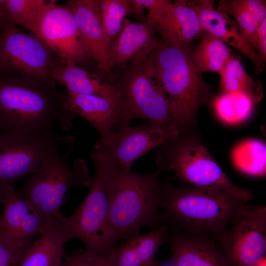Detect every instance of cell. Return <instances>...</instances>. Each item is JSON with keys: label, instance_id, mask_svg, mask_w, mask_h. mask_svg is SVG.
<instances>
[{"label": "cell", "instance_id": "6da1fadb", "mask_svg": "<svg viewBox=\"0 0 266 266\" xmlns=\"http://www.w3.org/2000/svg\"><path fill=\"white\" fill-rule=\"evenodd\" d=\"M51 81L0 72V133L11 131L56 135L54 126H73L75 114L66 106L68 93Z\"/></svg>", "mask_w": 266, "mask_h": 266}, {"label": "cell", "instance_id": "7a4b0ae2", "mask_svg": "<svg viewBox=\"0 0 266 266\" xmlns=\"http://www.w3.org/2000/svg\"><path fill=\"white\" fill-rule=\"evenodd\" d=\"M107 162V230L110 240L116 247L120 240L139 234L143 227L154 229L165 225L160 212L163 170L158 167L152 173H138Z\"/></svg>", "mask_w": 266, "mask_h": 266}, {"label": "cell", "instance_id": "3957f363", "mask_svg": "<svg viewBox=\"0 0 266 266\" xmlns=\"http://www.w3.org/2000/svg\"><path fill=\"white\" fill-rule=\"evenodd\" d=\"M190 43L172 44L160 38L153 49L155 78L180 133L192 126L210 97V86L199 71Z\"/></svg>", "mask_w": 266, "mask_h": 266}, {"label": "cell", "instance_id": "277c9868", "mask_svg": "<svg viewBox=\"0 0 266 266\" xmlns=\"http://www.w3.org/2000/svg\"><path fill=\"white\" fill-rule=\"evenodd\" d=\"M250 201L225 191L166 183L163 184L161 209L169 228L218 239L237 209Z\"/></svg>", "mask_w": 266, "mask_h": 266}, {"label": "cell", "instance_id": "5b68a950", "mask_svg": "<svg viewBox=\"0 0 266 266\" xmlns=\"http://www.w3.org/2000/svg\"><path fill=\"white\" fill-rule=\"evenodd\" d=\"M74 148L72 145L64 156L59 154L49 158L26 179L18 191L41 218L45 228L64 219L61 208L70 189L88 187L92 182L85 161L77 159L71 166L68 165Z\"/></svg>", "mask_w": 266, "mask_h": 266}, {"label": "cell", "instance_id": "8992f818", "mask_svg": "<svg viewBox=\"0 0 266 266\" xmlns=\"http://www.w3.org/2000/svg\"><path fill=\"white\" fill-rule=\"evenodd\" d=\"M155 45L134 56L121 77L114 83L119 87L128 125L136 118L145 119L179 136L180 130L155 80L153 57Z\"/></svg>", "mask_w": 266, "mask_h": 266}, {"label": "cell", "instance_id": "52a82bcc", "mask_svg": "<svg viewBox=\"0 0 266 266\" xmlns=\"http://www.w3.org/2000/svg\"><path fill=\"white\" fill-rule=\"evenodd\" d=\"M158 147V167L173 170L177 178L191 187L220 190L252 200L251 192L233 183L199 139L180 135Z\"/></svg>", "mask_w": 266, "mask_h": 266}, {"label": "cell", "instance_id": "ba28073f", "mask_svg": "<svg viewBox=\"0 0 266 266\" xmlns=\"http://www.w3.org/2000/svg\"><path fill=\"white\" fill-rule=\"evenodd\" d=\"M90 155L95 166L91 187L80 205L70 216L65 217L63 224L71 239H79L87 252L104 256L114 248L107 230L109 204L106 181L109 165L96 153L92 151Z\"/></svg>", "mask_w": 266, "mask_h": 266}, {"label": "cell", "instance_id": "9c48e42d", "mask_svg": "<svg viewBox=\"0 0 266 266\" xmlns=\"http://www.w3.org/2000/svg\"><path fill=\"white\" fill-rule=\"evenodd\" d=\"M69 137L11 131L0 133V189L14 186L18 179L35 173L59 153L58 147Z\"/></svg>", "mask_w": 266, "mask_h": 266}, {"label": "cell", "instance_id": "30bf717a", "mask_svg": "<svg viewBox=\"0 0 266 266\" xmlns=\"http://www.w3.org/2000/svg\"><path fill=\"white\" fill-rule=\"evenodd\" d=\"M65 63L32 33L15 26L0 33V72L51 81L53 71Z\"/></svg>", "mask_w": 266, "mask_h": 266}, {"label": "cell", "instance_id": "8fae6325", "mask_svg": "<svg viewBox=\"0 0 266 266\" xmlns=\"http://www.w3.org/2000/svg\"><path fill=\"white\" fill-rule=\"evenodd\" d=\"M218 241L233 266H253L266 257V206L241 205Z\"/></svg>", "mask_w": 266, "mask_h": 266}, {"label": "cell", "instance_id": "7c38bea8", "mask_svg": "<svg viewBox=\"0 0 266 266\" xmlns=\"http://www.w3.org/2000/svg\"><path fill=\"white\" fill-rule=\"evenodd\" d=\"M33 33L65 62L85 64L91 58L74 15L66 5L48 1Z\"/></svg>", "mask_w": 266, "mask_h": 266}, {"label": "cell", "instance_id": "4fadbf2b", "mask_svg": "<svg viewBox=\"0 0 266 266\" xmlns=\"http://www.w3.org/2000/svg\"><path fill=\"white\" fill-rule=\"evenodd\" d=\"M178 137L150 123L135 127L127 125L100 137L93 151L104 157L111 165L131 170L134 162L151 149Z\"/></svg>", "mask_w": 266, "mask_h": 266}, {"label": "cell", "instance_id": "5bb4252c", "mask_svg": "<svg viewBox=\"0 0 266 266\" xmlns=\"http://www.w3.org/2000/svg\"><path fill=\"white\" fill-rule=\"evenodd\" d=\"M0 219V239L16 248L27 250L33 237L43 230L39 216L14 186L3 191Z\"/></svg>", "mask_w": 266, "mask_h": 266}, {"label": "cell", "instance_id": "9a60e30c", "mask_svg": "<svg viewBox=\"0 0 266 266\" xmlns=\"http://www.w3.org/2000/svg\"><path fill=\"white\" fill-rule=\"evenodd\" d=\"M171 229L166 242L176 266H233L216 238Z\"/></svg>", "mask_w": 266, "mask_h": 266}, {"label": "cell", "instance_id": "2e32d148", "mask_svg": "<svg viewBox=\"0 0 266 266\" xmlns=\"http://www.w3.org/2000/svg\"><path fill=\"white\" fill-rule=\"evenodd\" d=\"M66 105L70 111L80 115L93 126L100 137L129 125L125 119L121 96L106 97L68 93Z\"/></svg>", "mask_w": 266, "mask_h": 266}, {"label": "cell", "instance_id": "e0dca14e", "mask_svg": "<svg viewBox=\"0 0 266 266\" xmlns=\"http://www.w3.org/2000/svg\"><path fill=\"white\" fill-rule=\"evenodd\" d=\"M214 3L212 0L189 1L190 5L198 15L201 31L236 48L251 60L257 71H263L265 63L252 50L241 29L228 15L216 9Z\"/></svg>", "mask_w": 266, "mask_h": 266}, {"label": "cell", "instance_id": "ac0fdd59", "mask_svg": "<svg viewBox=\"0 0 266 266\" xmlns=\"http://www.w3.org/2000/svg\"><path fill=\"white\" fill-rule=\"evenodd\" d=\"M158 32V24L150 18L136 22L125 18L121 31L109 47L105 73L109 74L113 68L128 63L142 50L155 45Z\"/></svg>", "mask_w": 266, "mask_h": 266}, {"label": "cell", "instance_id": "d6986e66", "mask_svg": "<svg viewBox=\"0 0 266 266\" xmlns=\"http://www.w3.org/2000/svg\"><path fill=\"white\" fill-rule=\"evenodd\" d=\"M66 5L74 15L91 58L105 73L109 46L101 22L98 0H69Z\"/></svg>", "mask_w": 266, "mask_h": 266}, {"label": "cell", "instance_id": "ffe728a7", "mask_svg": "<svg viewBox=\"0 0 266 266\" xmlns=\"http://www.w3.org/2000/svg\"><path fill=\"white\" fill-rule=\"evenodd\" d=\"M169 228L163 225L148 233L125 240L104 256L107 266H149L166 242Z\"/></svg>", "mask_w": 266, "mask_h": 266}, {"label": "cell", "instance_id": "44dd1931", "mask_svg": "<svg viewBox=\"0 0 266 266\" xmlns=\"http://www.w3.org/2000/svg\"><path fill=\"white\" fill-rule=\"evenodd\" d=\"M50 80L64 86L69 94L95 95L106 97L121 96L117 84L104 81L98 75L84 70L73 61H67L57 67Z\"/></svg>", "mask_w": 266, "mask_h": 266}, {"label": "cell", "instance_id": "7402d4cb", "mask_svg": "<svg viewBox=\"0 0 266 266\" xmlns=\"http://www.w3.org/2000/svg\"><path fill=\"white\" fill-rule=\"evenodd\" d=\"M71 239L63 221L48 226L26 251L19 266H62L64 245Z\"/></svg>", "mask_w": 266, "mask_h": 266}, {"label": "cell", "instance_id": "603a6c76", "mask_svg": "<svg viewBox=\"0 0 266 266\" xmlns=\"http://www.w3.org/2000/svg\"><path fill=\"white\" fill-rule=\"evenodd\" d=\"M157 24L161 39L172 44L190 43L201 32L198 15L186 0L173 1Z\"/></svg>", "mask_w": 266, "mask_h": 266}, {"label": "cell", "instance_id": "cb8c5ba5", "mask_svg": "<svg viewBox=\"0 0 266 266\" xmlns=\"http://www.w3.org/2000/svg\"><path fill=\"white\" fill-rule=\"evenodd\" d=\"M47 2L44 0H0L2 30L20 26L33 33L37 20Z\"/></svg>", "mask_w": 266, "mask_h": 266}, {"label": "cell", "instance_id": "d4e9b609", "mask_svg": "<svg viewBox=\"0 0 266 266\" xmlns=\"http://www.w3.org/2000/svg\"><path fill=\"white\" fill-rule=\"evenodd\" d=\"M257 101L251 96L240 93H221L211 103L217 118L230 125L239 124L251 115Z\"/></svg>", "mask_w": 266, "mask_h": 266}, {"label": "cell", "instance_id": "484cf974", "mask_svg": "<svg viewBox=\"0 0 266 266\" xmlns=\"http://www.w3.org/2000/svg\"><path fill=\"white\" fill-rule=\"evenodd\" d=\"M231 157L233 165L241 173L257 177L266 175V147L262 141H242L233 147Z\"/></svg>", "mask_w": 266, "mask_h": 266}, {"label": "cell", "instance_id": "4316f807", "mask_svg": "<svg viewBox=\"0 0 266 266\" xmlns=\"http://www.w3.org/2000/svg\"><path fill=\"white\" fill-rule=\"evenodd\" d=\"M221 93L248 94L259 101L263 92L260 83L247 74L240 61L233 55L219 73Z\"/></svg>", "mask_w": 266, "mask_h": 266}, {"label": "cell", "instance_id": "83f0119b", "mask_svg": "<svg viewBox=\"0 0 266 266\" xmlns=\"http://www.w3.org/2000/svg\"><path fill=\"white\" fill-rule=\"evenodd\" d=\"M199 35L201 40L195 52L198 70L201 73L208 71L219 73L233 54L232 49L223 41L206 32L201 31Z\"/></svg>", "mask_w": 266, "mask_h": 266}, {"label": "cell", "instance_id": "f1b7e54d", "mask_svg": "<svg viewBox=\"0 0 266 266\" xmlns=\"http://www.w3.org/2000/svg\"><path fill=\"white\" fill-rule=\"evenodd\" d=\"M98 2L101 22L110 47L128 16L129 0H98Z\"/></svg>", "mask_w": 266, "mask_h": 266}, {"label": "cell", "instance_id": "f546056e", "mask_svg": "<svg viewBox=\"0 0 266 266\" xmlns=\"http://www.w3.org/2000/svg\"><path fill=\"white\" fill-rule=\"evenodd\" d=\"M217 10L233 16L248 40L256 33L259 26L243 4L242 0H220Z\"/></svg>", "mask_w": 266, "mask_h": 266}, {"label": "cell", "instance_id": "4dcf8cb0", "mask_svg": "<svg viewBox=\"0 0 266 266\" xmlns=\"http://www.w3.org/2000/svg\"><path fill=\"white\" fill-rule=\"evenodd\" d=\"M62 266H107L104 256L92 254L85 250L65 255Z\"/></svg>", "mask_w": 266, "mask_h": 266}, {"label": "cell", "instance_id": "1f68e13d", "mask_svg": "<svg viewBox=\"0 0 266 266\" xmlns=\"http://www.w3.org/2000/svg\"><path fill=\"white\" fill-rule=\"evenodd\" d=\"M139 3L147 9V17L156 23L171 8L173 1L168 0H138Z\"/></svg>", "mask_w": 266, "mask_h": 266}, {"label": "cell", "instance_id": "d6a6232c", "mask_svg": "<svg viewBox=\"0 0 266 266\" xmlns=\"http://www.w3.org/2000/svg\"><path fill=\"white\" fill-rule=\"evenodd\" d=\"M27 250L16 248L0 239V266H17Z\"/></svg>", "mask_w": 266, "mask_h": 266}, {"label": "cell", "instance_id": "836d02e7", "mask_svg": "<svg viewBox=\"0 0 266 266\" xmlns=\"http://www.w3.org/2000/svg\"><path fill=\"white\" fill-rule=\"evenodd\" d=\"M252 50L265 63L266 59V19L259 25L256 33L248 40Z\"/></svg>", "mask_w": 266, "mask_h": 266}, {"label": "cell", "instance_id": "e575fe53", "mask_svg": "<svg viewBox=\"0 0 266 266\" xmlns=\"http://www.w3.org/2000/svg\"><path fill=\"white\" fill-rule=\"evenodd\" d=\"M243 3L260 25L266 19V1L264 0H242Z\"/></svg>", "mask_w": 266, "mask_h": 266}, {"label": "cell", "instance_id": "d590c367", "mask_svg": "<svg viewBox=\"0 0 266 266\" xmlns=\"http://www.w3.org/2000/svg\"><path fill=\"white\" fill-rule=\"evenodd\" d=\"M158 266H176L171 259L168 261H166L162 264H159Z\"/></svg>", "mask_w": 266, "mask_h": 266}, {"label": "cell", "instance_id": "8d00e7d4", "mask_svg": "<svg viewBox=\"0 0 266 266\" xmlns=\"http://www.w3.org/2000/svg\"><path fill=\"white\" fill-rule=\"evenodd\" d=\"M253 266H266V257H265Z\"/></svg>", "mask_w": 266, "mask_h": 266}, {"label": "cell", "instance_id": "74e56055", "mask_svg": "<svg viewBox=\"0 0 266 266\" xmlns=\"http://www.w3.org/2000/svg\"><path fill=\"white\" fill-rule=\"evenodd\" d=\"M3 190L0 189V219L1 217V206L2 205V200H3Z\"/></svg>", "mask_w": 266, "mask_h": 266}, {"label": "cell", "instance_id": "f35d334b", "mask_svg": "<svg viewBox=\"0 0 266 266\" xmlns=\"http://www.w3.org/2000/svg\"><path fill=\"white\" fill-rule=\"evenodd\" d=\"M158 262L157 260H155L149 266H158Z\"/></svg>", "mask_w": 266, "mask_h": 266}, {"label": "cell", "instance_id": "ab89813d", "mask_svg": "<svg viewBox=\"0 0 266 266\" xmlns=\"http://www.w3.org/2000/svg\"><path fill=\"white\" fill-rule=\"evenodd\" d=\"M1 31H2V28H1V25L0 24V33L1 32Z\"/></svg>", "mask_w": 266, "mask_h": 266}]
</instances>
